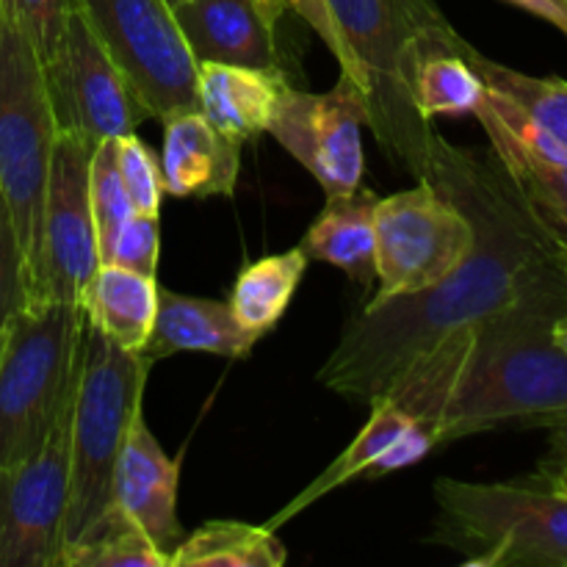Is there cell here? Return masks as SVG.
<instances>
[{
    "label": "cell",
    "mask_w": 567,
    "mask_h": 567,
    "mask_svg": "<svg viewBox=\"0 0 567 567\" xmlns=\"http://www.w3.org/2000/svg\"><path fill=\"white\" fill-rule=\"evenodd\" d=\"M465 48L460 53L421 55L410 72L413 105L421 120L430 125L437 116L476 114L485 100V83L474 64L465 59Z\"/></svg>",
    "instance_id": "obj_26"
},
{
    "label": "cell",
    "mask_w": 567,
    "mask_h": 567,
    "mask_svg": "<svg viewBox=\"0 0 567 567\" xmlns=\"http://www.w3.org/2000/svg\"><path fill=\"white\" fill-rule=\"evenodd\" d=\"M153 360L125 352L86 324V354L72 404L70 507L64 548L92 532L114 509V465L127 426L142 410Z\"/></svg>",
    "instance_id": "obj_6"
},
{
    "label": "cell",
    "mask_w": 567,
    "mask_h": 567,
    "mask_svg": "<svg viewBox=\"0 0 567 567\" xmlns=\"http://www.w3.org/2000/svg\"><path fill=\"white\" fill-rule=\"evenodd\" d=\"M164 192L177 199L233 197L241 175V144L216 131L199 109L164 120Z\"/></svg>",
    "instance_id": "obj_17"
},
{
    "label": "cell",
    "mask_w": 567,
    "mask_h": 567,
    "mask_svg": "<svg viewBox=\"0 0 567 567\" xmlns=\"http://www.w3.org/2000/svg\"><path fill=\"white\" fill-rule=\"evenodd\" d=\"M89 199H92L94 227H97L100 264H105L122 221L133 214L120 161H116V138H105L89 155Z\"/></svg>",
    "instance_id": "obj_28"
},
{
    "label": "cell",
    "mask_w": 567,
    "mask_h": 567,
    "mask_svg": "<svg viewBox=\"0 0 567 567\" xmlns=\"http://www.w3.org/2000/svg\"><path fill=\"white\" fill-rule=\"evenodd\" d=\"M567 286L454 330L415 358L380 396L435 435L437 446L498 426L567 419V354L554 324Z\"/></svg>",
    "instance_id": "obj_2"
},
{
    "label": "cell",
    "mask_w": 567,
    "mask_h": 567,
    "mask_svg": "<svg viewBox=\"0 0 567 567\" xmlns=\"http://www.w3.org/2000/svg\"><path fill=\"white\" fill-rule=\"evenodd\" d=\"M158 255H161L158 216L133 210V214L122 221L120 233H116L114 244H111V252L109 258H105V264L125 266V269L155 277V269H158Z\"/></svg>",
    "instance_id": "obj_32"
},
{
    "label": "cell",
    "mask_w": 567,
    "mask_h": 567,
    "mask_svg": "<svg viewBox=\"0 0 567 567\" xmlns=\"http://www.w3.org/2000/svg\"><path fill=\"white\" fill-rule=\"evenodd\" d=\"M310 258L305 249L291 247L244 266L227 299L236 319L258 338L275 330L302 282Z\"/></svg>",
    "instance_id": "obj_24"
},
{
    "label": "cell",
    "mask_w": 567,
    "mask_h": 567,
    "mask_svg": "<svg viewBox=\"0 0 567 567\" xmlns=\"http://www.w3.org/2000/svg\"><path fill=\"white\" fill-rule=\"evenodd\" d=\"M166 3H169V6H175V3H177V0H166Z\"/></svg>",
    "instance_id": "obj_39"
},
{
    "label": "cell",
    "mask_w": 567,
    "mask_h": 567,
    "mask_svg": "<svg viewBox=\"0 0 567 567\" xmlns=\"http://www.w3.org/2000/svg\"><path fill=\"white\" fill-rule=\"evenodd\" d=\"M177 482L181 460H172L161 449L138 410L116 457L111 496L114 507H120L164 554L175 551L186 537L177 518Z\"/></svg>",
    "instance_id": "obj_15"
},
{
    "label": "cell",
    "mask_w": 567,
    "mask_h": 567,
    "mask_svg": "<svg viewBox=\"0 0 567 567\" xmlns=\"http://www.w3.org/2000/svg\"><path fill=\"white\" fill-rule=\"evenodd\" d=\"M55 136L59 127L39 53L20 28L0 17V188L11 205L31 275Z\"/></svg>",
    "instance_id": "obj_7"
},
{
    "label": "cell",
    "mask_w": 567,
    "mask_h": 567,
    "mask_svg": "<svg viewBox=\"0 0 567 567\" xmlns=\"http://www.w3.org/2000/svg\"><path fill=\"white\" fill-rule=\"evenodd\" d=\"M374 233L377 293L369 305L437 286L476 241L474 219L424 177L408 192L377 199Z\"/></svg>",
    "instance_id": "obj_8"
},
{
    "label": "cell",
    "mask_w": 567,
    "mask_h": 567,
    "mask_svg": "<svg viewBox=\"0 0 567 567\" xmlns=\"http://www.w3.org/2000/svg\"><path fill=\"white\" fill-rule=\"evenodd\" d=\"M474 116L485 127L493 158L507 175L537 236L543 238L554 260L567 271V164H557V161L532 153L485 109V100Z\"/></svg>",
    "instance_id": "obj_18"
},
{
    "label": "cell",
    "mask_w": 567,
    "mask_h": 567,
    "mask_svg": "<svg viewBox=\"0 0 567 567\" xmlns=\"http://www.w3.org/2000/svg\"><path fill=\"white\" fill-rule=\"evenodd\" d=\"M546 430H548V446H546V457H543L540 463V471L567 468V419L546 426Z\"/></svg>",
    "instance_id": "obj_35"
},
{
    "label": "cell",
    "mask_w": 567,
    "mask_h": 567,
    "mask_svg": "<svg viewBox=\"0 0 567 567\" xmlns=\"http://www.w3.org/2000/svg\"><path fill=\"white\" fill-rule=\"evenodd\" d=\"M3 347H6V327H0V358H3Z\"/></svg>",
    "instance_id": "obj_38"
},
{
    "label": "cell",
    "mask_w": 567,
    "mask_h": 567,
    "mask_svg": "<svg viewBox=\"0 0 567 567\" xmlns=\"http://www.w3.org/2000/svg\"><path fill=\"white\" fill-rule=\"evenodd\" d=\"M563 3H565V6H567V0H563Z\"/></svg>",
    "instance_id": "obj_40"
},
{
    "label": "cell",
    "mask_w": 567,
    "mask_h": 567,
    "mask_svg": "<svg viewBox=\"0 0 567 567\" xmlns=\"http://www.w3.org/2000/svg\"><path fill=\"white\" fill-rule=\"evenodd\" d=\"M424 181L474 219V249L437 286L365 305L343 327L319 382L352 402L369 404L380 396L415 358L454 330L567 286V271L537 236L496 158L482 161L437 133Z\"/></svg>",
    "instance_id": "obj_1"
},
{
    "label": "cell",
    "mask_w": 567,
    "mask_h": 567,
    "mask_svg": "<svg viewBox=\"0 0 567 567\" xmlns=\"http://www.w3.org/2000/svg\"><path fill=\"white\" fill-rule=\"evenodd\" d=\"M435 540L474 567H567V496L524 482H435Z\"/></svg>",
    "instance_id": "obj_5"
},
{
    "label": "cell",
    "mask_w": 567,
    "mask_h": 567,
    "mask_svg": "<svg viewBox=\"0 0 567 567\" xmlns=\"http://www.w3.org/2000/svg\"><path fill=\"white\" fill-rule=\"evenodd\" d=\"M543 480L554 487L557 493L567 496V468H554V471H540Z\"/></svg>",
    "instance_id": "obj_36"
},
{
    "label": "cell",
    "mask_w": 567,
    "mask_h": 567,
    "mask_svg": "<svg viewBox=\"0 0 567 567\" xmlns=\"http://www.w3.org/2000/svg\"><path fill=\"white\" fill-rule=\"evenodd\" d=\"M89 155L92 150L78 138L66 133L55 136L31 275L33 302L78 305L100 266L97 227L89 199Z\"/></svg>",
    "instance_id": "obj_11"
},
{
    "label": "cell",
    "mask_w": 567,
    "mask_h": 567,
    "mask_svg": "<svg viewBox=\"0 0 567 567\" xmlns=\"http://www.w3.org/2000/svg\"><path fill=\"white\" fill-rule=\"evenodd\" d=\"M377 197L363 186L352 194L327 197L319 219L308 227L302 244L310 260H321L360 286L377 282V233H374Z\"/></svg>",
    "instance_id": "obj_22"
},
{
    "label": "cell",
    "mask_w": 567,
    "mask_h": 567,
    "mask_svg": "<svg viewBox=\"0 0 567 567\" xmlns=\"http://www.w3.org/2000/svg\"><path fill=\"white\" fill-rule=\"evenodd\" d=\"M554 338H557V343L563 347V352L567 354V316H563V319L554 324Z\"/></svg>",
    "instance_id": "obj_37"
},
{
    "label": "cell",
    "mask_w": 567,
    "mask_h": 567,
    "mask_svg": "<svg viewBox=\"0 0 567 567\" xmlns=\"http://www.w3.org/2000/svg\"><path fill=\"white\" fill-rule=\"evenodd\" d=\"M266 3H271L275 9H280V11H286V9L297 11V14L302 17L310 28H313L316 37L327 44V50L336 55L338 66H341V75H347L349 81H354L360 89H363V75H360L358 61H354L349 44L343 42V37H341V31H338L336 20H332L330 9H327V0H266Z\"/></svg>",
    "instance_id": "obj_33"
},
{
    "label": "cell",
    "mask_w": 567,
    "mask_h": 567,
    "mask_svg": "<svg viewBox=\"0 0 567 567\" xmlns=\"http://www.w3.org/2000/svg\"><path fill=\"white\" fill-rule=\"evenodd\" d=\"M507 3L540 17V20H546L548 25H554L567 37V6L563 0H507Z\"/></svg>",
    "instance_id": "obj_34"
},
{
    "label": "cell",
    "mask_w": 567,
    "mask_h": 567,
    "mask_svg": "<svg viewBox=\"0 0 567 567\" xmlns=\"http://www.w3.org/2000/svg\"><path fill=\"white\" fill-rule=\"evenodd\" d=\"M291 86L282 70L197 61L199 111L230 142L244 144L269 133L282 92Z\"/></svg>",
    "instance_id": "obj_19"
},
{
    "label": "cell",
    "mask_w": 567,
    "mask_h": 567,
    "mask_svg": "<svg viewBox=\"0 0 567 567\" xmlns=\"http://www.w3.org/2000/svg\"><path fill=\"white\" fill-rule=\"evenodd\" d=\"M31 302V269L11 216V205L0 188V327H9V321Z\"/></svg>",
    "instance_id": "obj_30"
},
{
    "label": "cell",
    "mask_w": 567,
    "mask_h": 567,
    "mask_svg": "<svg viewBox=\"0 0 567 567\" xmlns=\"http://www.w3.org/2000/svg\"><path fill=\"white\" fill-rule=\"evenodd\" d=\"M369 408H371V419L365 421L363 430L354 435V441L349 443V446L343 449L330 465H327V471H321V474L316 476V480L310 482L297 498H291L280 513L271 515L266 529L277 532L282 524H288V520L297 518L299 513H305V509L313 507L316 502H321L327 493L349 485V482H354L358 476H365V474L374 476L377 465H380V460L385 457L388 449H391L393 443H396L399 437L413 426L415 419H410L402 408H396V404L385 396L371 399Z\"/></svg>",
    "instance_id": "obj_23"
},
{
    "label": "cell",
    "mask_w": 567,
    "mask_h": 567,
    "mask_svg": "<svg viewBox=\"0 0 567 567\" xmlns=\"http://www.w3.org/2000/svg\"><path fill=\"white\" fill-rule=\"evenodd\" d=\"M81 11L150 116L199 109L197 61L166 0H81Z\"/></svg>",
    "instance_id": "obj_9"
},
{
    "label": "cell",
    "mask_w": 567,
    "mask_h": 567,
    "mask_svg": "<svg viewBox=\"0 0 567 567\" xmlns=\"http://www.w3.org/2000/svg\"><path fill=\"white\" fill-rule=\"evenodd\" d=\"M172 14L194 61L282 70L277 48L282 11L266 0H177Z\"/></svg>",
    "instance_id": "obj_16"
},
{
    "label": "cell",
    "mask_w": 567,
    "mask_h": 567,
    "mask_svg": "<svg viewBox=\"0 0 567 567\" xmlns=\"http://www.w3.org/2000/svg\"><path fill=\"white\" fill-rule=\"evenodd\" d=\"M260 338L249 332L227 302L205 297H186L177 291L158 293V316L150 336V360H164L181 352H205L216 358L244 360L252 354Z\"/></svg>",
    "instance_id": "obj_20"
},
{
    "label": "cell",
    "mask_w": 567,
    "mask_h": 567,
    "mask_svg": "<svg viewBox=\"0 0 567 567\" xmlns=\"http://www.w3.org/2000/svg\"><path fill=\"white\" fill-rule=\"evenodd\" d=\"M86 354L81 305L31 302L6 327L0 358V468L31 457L75 404Z\"/></svg>",
    "instance_id": "obj_4"
},
{
    "label": "cell",
    "mask_w": 567,
    "mask_h": 567,
    "mask_svg": "<svg viewBox=\"0 0 567 567\" xmlns=\"http://www.w3.org/2000/svg\"><path fill=\"white\" fill-rule=\"evenodd\" d=\"M286 559L277 532L244 520H208L177 543L169 567H280Z\"/></svg>",
    "instance_id": "obj_25"
},
{
    "label": "cell",
    "mask_w": 567,
    "mask_h": 567,
    "mask_svg": "<svg viewBox=\"0 0 567 567\" xmlns=\"http://www.w3.org/2000/svg\"><path fill=\"white\" fill-rule=\"evenodd\" d=\"M363 75L365 125L382 153L415 181L426 177L437 131L419 116L410 72L426 53H460L465 39L435 0H327Z\"/></svg>",
    "instance_id": "obj_3"
},
{
    "label": "cell",
    "mask_w": 567,
    "mask_h": 567,
    "mask_svg": "<svg viewBox=\"0 0 567 567\" xmlns=\"http://www.w3.org/2000/svg\"><path fill=\"white\" fill-rule=\"evenodd\" d=\"M116 161H120L122 181H125L133 210L158 216L161 199H164L166 192L164 175H161V161L155 158L153 150L136 133H127V136L116 138Z\"/></svg>",
    "instance_id": "obj_31"
},
{
    "label": "cell",
    "mask_w": 567,
    "mask_h": 567,
    "mask_svg": "<svg viewBox=\"0 0 567 567\" xmlns=\"http://www.w3.org/2000/svg\"><path fill=\"white\" fill-rule=\"evenodd\" d=\"M158 282L153 275L125 269L116 264H100L92 280L81 291L86 324L109 338L125 352L144 354L158 316Z\"/></svg>",
    "instance_id": "obj_21"
},
{
    "label": "cell",
    "mask_w": 567,
    "mask_h": 567,
    "mask_svg": "<svg viewBox=\"0 0 567 567\" xmlns=\"http://www.w3.org/2000/svg\"><path fill=\"white\" fill-rule=\"evenodd\" d=\"M363 89L347 75L324 94L288 86L269 133L319 181L327 197L358 192L363 183Z\"/></svg>",
    "instance_id": "obj_13"
},
{
    "label": "cell",
    "mask_w": 567,
    "mask_h": 567,
    "mask_svg": "<svg viewBox=\"0 0 567 567\" xmlns=\"http://www.w3.org/2000/svg\"><path fill=\"white\" fill-rule=\"evenodd\" d=\"M485 83V109L540 158L567 164V81L537 78L465 48Z\"/></svg>",
    "instance_id": "obj_14"
},
{
    "label": "cell",
    "mask_w": 567,
    "mask_h": 567,
    "mask_svg": "<svg viewBox=\"0 0 567 567\" xmlns=\"http://www.w3.org/2000/svg\"><path fill=\"white\" fill-rule=\"evenodd\" d=\"M72 410L31 457L0 468V567H61Z\"/></svg>",
    "instance_id": "obj_12"
},
{
    "label": "cell",
    "mask_w": 567,
    "mask_h": 567,
    "mask_svg": "<svg viewBox=\"0 0 567 567\" xmlns=\"http://www.w3.org/2000/svg\"><path fill=\"white\" fill-rule=\"evenodd\" d=\"M61 567H169V554L114 507L92 532L64 548Z\"/></svg>",
    "instance_id": "obj_27"
},
{
    "label": "cell",
    "mask_w": 567,
    "mask_h": 567,
    "mask_svg": "<svg viewBox=\"0 0 567 567\" xmlns=\"http://www.w3.org/2000/svg\"><path fill=\"white\" fill-rule=\"evenodd\" d=\"M42 70L55 127L89 150L105 138L136 133L150 116L83 17L81 6L70 17L59 48Z\"/></svg>",
    "instance_id": "obj_10"
},
{
    "label": "cell",
    "mask_w": 567,
    "mask_h": 567,
    "mask_svg": "<svg viewBox=\"0 0 567 567\" xmlns=\"http://www.w3.org/2000/svg\"><path fill=\"white\" fill-rule=\"evenodd\" d=\"M78 6L81 0H0V17L25 33L44 64L59 48Z\"/></svg>",
    "instance_id": "obj_29"
}]
</instances>
